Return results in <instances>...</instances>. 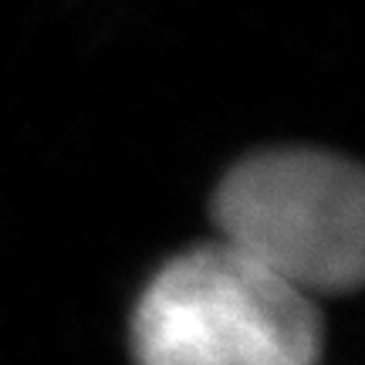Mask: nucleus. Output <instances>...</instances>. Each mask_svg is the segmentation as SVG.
<instances>
[{
  "mask_svg": "<svg viewBox=\"0 0 365 365\" xmlns=\"http://www.w3.org/2000/svg\"><path fill=\"white\" fill-rule=\"evenodd\" d=\"M220 244L308 298L345 294L365 271L362 170L318 149L240 159L213 193Z\"/></svg>",
  "mask_w": 365,
  "mask_h": 365,
  "instance_id": "nucleus-1",
  "label": "nucleus"
},
{
  "mask_svg": "<svg viewBox=\"0 0 365 365\" xmlns=\"http://www.w3.org/2000/svg\"><path fill=\"white\" fill-rule=\"evenodd\" d=\"M132 352L139 365H314L322 314L217 240L149 281L132 314Z\"/></svg>",
  "mask_w": 365,
  "mask_h": 365,
  "instance_id": "nucleus-2",
  "label": "nucleus"
}]
</instances>
